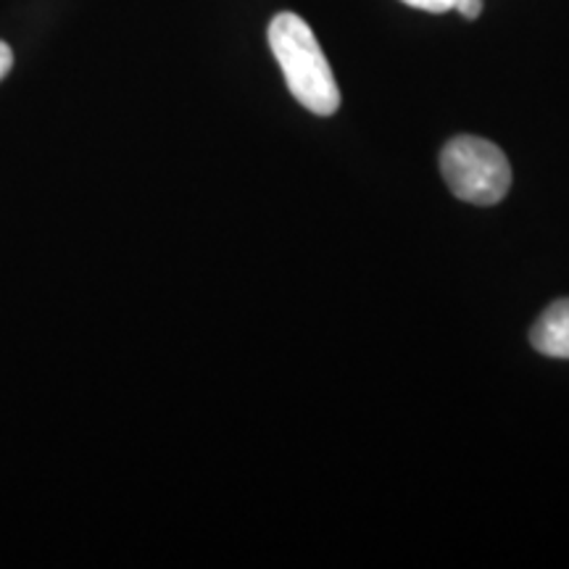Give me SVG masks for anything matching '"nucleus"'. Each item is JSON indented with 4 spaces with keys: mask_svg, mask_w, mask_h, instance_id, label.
Here are the masks:
<instances>
[{
    "mask_svg": "<svg viewBox=\"0 0 569 569\" xmlns=\"http://www.w3.org/2000/svg\"><path fill=\"white\" fill-rule=\"evenodd\" d=\"M530 343L551 359H569V298L551 303L530 330Z\"/></svg>",
    "mask_w": 569,
    "mask_h": 569,
    "instance_id": "obj_3",
    "label": "nucleus"
},
{
    "mask_svg": "<svg viewBox=\"0 0 569 569\" xmlns=\"http://www.w3.org/2000/svg\"><path fill=\"white\" fill-rule=\"evenodd\" d=\"M440 172L451 193L475 206H496L511 188V163L496 142L459 134L440 153Z\"/></svg>",
    "mask_w": 569,
    "mask_h": 569,
    "instance_id": "obj_2",
    "label": "nucleus"
},
{
    "mask_svg": "<svg viewBox=\"0 0 569 569\" xmlns=\"http://www.w3.org/2000/svg\"><path fill=\"white\" fill-rule=\"evenodd\" d=\"M11 67H13V53H11V48L6 46L3 40H0V80H3V77L9 74Z\"/></svg>",
    "mask_w": 569,
    "mask_h": 569,
    "instance_id": "obj_6",
    "label": "nucleus"
},
{
    "mask_svg": "<svg viewBox=\"0 0 569 569\" xmlns=\"http://www.w3.org/2000/svg\"><path fill=\"white\" fill-rule=\"evenodd\" d=\"M401 3H407L411 9H419V11L443 13V11H451L453 6H457V0H401Z\"/></svg>",
    "mask_w": 569,
    "mask_h": 569,
    "instance_id": "obj_4",
    "label": "nucleus"
},
{
    "mask_svg": "<svg viewBox=\"0 0 569 569\" xmlns=\"http://www.w3.org/2000/svg\"><path fill=\"white\" fill-rule=\"evenodd\" d=\"M453 9H457L465 19H478L482 13V0H457Z\"/></svg>",
    "mask_w": 569,
    "mask_h": 569,
    "instance_id": "obj_5",
    "label": "nucleus"
},
{
    "mask_svg": "<svg viewBox=\"0 0 569 569\" xmlns=\"http://www.w3.org/2000/svg\"><path fill=\"white\" fill-rule=\"evenodd\" d=\"M269 48L280 63L284 82L303 109L330 117L340 106V90L330 61L315 32L298 13L282 11L269 24Z\"/></svg>",
    "mask_w": 569,
    "mask_h": 569,
    "instance_id": "obj_1",
    "label": "nucleus"
}]
</instances>
